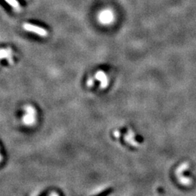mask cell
I'll return each instance as SVG.
<instances>
[{"mask_svg": "<svg viewBox=\"0 0 196 196\" xmlns=\"http://www.w3.org/2000/svg\"><path fill=\"white\" fill-rule=\"evenodd\" d=\"M23 28L26 31L29 32L34 33L39 36H42V37H46L48 36V32L46 29L43 28L40 26H36V25H33L30 23H25L23 24Z\"/></svg>", "mask_w": 196, "mask_h": 196, "instance_id": "cell-1", "label": "cell"}, {"mask_svg": "<svg viewBox=\"0 0 196 196\" xmlns=\"http://www.w3.org/2000/svg\"><path fill=\"white\" fill-rule=\"evenodd\" d=\"M5 1L8 4V5L11 6L12 8H14L16 11H20V9H21V8H20V4L17 0H5Z\"/></svg>", "mask_w": 196, "mask_h": 196, "instance_id": "cell-7", "label": "cell"}, {"mask_svg": "<svg viewBox=\"0 0 196 196\" xmlns=\"http://www.w3.org/2000/svg\"><path fill=\"white\" fill-rule=\"evenodd\" d=\"M95 78L100 82V89H106L108 85V78L105 72L99 71L95 73Z\"/></svg>", "mask_w": 196, "mask_h": 196, "instance_id": "cell-4", "label": "cell"}, {"mask_svg": "<svg viewBox=\"0 0 196 196\" xmlns=\"http://www.w3.org/2000/svg\"><path fill=\"white\" fill-rule=\"evenodd\" d=\"M113 18H114V17H113V12L108 10H106L104 11L101 12L100 14V17H99L100 23L103 24L111 23L113 20Z\"/></svg>", "mask_w": 196, "mask_h": 196, "instance_id": "cell-3", "label": "cell"}, {"mask_svg": "<svg viewBox=\"0 0 196 196\" xmlns=\"http://www.w3.org/2000/svg\"><path fill=\"white\" fill-rule=\"evenodd\" d=\"M24 111L26 113L36 115V110H35V108H34V107H32L31 106H26L24 107Z\"/></svg>", "mask_w": 196, "mask_h": 196, "instance_id": "cell-8", "label": "cell"}, {"mask_svg": "<svg viewBox=\"0 0 196 196\" xmlns=\"http://www.w3.org/2000/svg\"><path fill=\"white\" fill-rule=\"evenodd\" d=\"M113 135L115 136V137H117V138H119V137H120V135H121V133L119 132V131H118V130H116V131H115L114 132H113Z\"/></svg>", "mask_w": 196, "mask_h": 196, "instance_id": "cell-10", "label": "cell"}, {"mask_svg": "<svg viewBox=\"0 0 196 196\" xmlns=\"http://www.w3.org/2000/svg\"><path fill=\"white\" fill-rule=\"evenodd\" d=\"M3 59H7L9 64L13 65V52H12L11 48L8 47L7 49H0V60Z\"/></svg>", "mask_w": 196, "mask_h": 196, "instance_id": "cell-2", "label": "cell"}, {"mask_svg": "<svg viewBox=\"0 0 196 196\" xmlns=\"http://www.w3.org/2000/svg\"><path fill=\"white\" fill-rule=\"evenodd\" d=\"M36 115L34 114H29V113H26L23 117V122L26 125L31 126L36 123Z\"/></svg>", "mask_w": 196, "mask_h": 196, "instance_id": "cell-5", "label": "cell"}, {"mask_svg": "<svg viewBox=\"0 0 196 196\" xmlns=\"http://www.w3.org/2000/svg\"><path fill=\"white\" fill-rule=\"evenodd\" d=\"M2 156L1 155H0V162L2 161Z\"/></svg>", "mask_w": 196, "mask_h": 196, "instance_id": "cell-11", "label": "cell"}, {"mask_svg": "<svg viewBox=\"0 0 196 196\" xmlns=\"http://www.w3.org/2000/svg\"><path fill=\"white\" fill-rule=\"evenodd\" d=\"M86 84L89 87H91V86H93L94 85V79L92 78H89V79L87 80V82H86Z\"/></svg>", "mask_w": 196, "mask_h": 196, "instance_id": "cell-9", "label": "cell"}, {"mask_svg": "<svg viewBox=\"0 0 196 196\" xmlns=\"http://www.w3.org/2000/svg\"><path fill=\"white\" fill-rule=\"evenodd\" d=\"M134 136H135V134H134L133 131L131 130H129L128 135H125V140L128 143H129L130 145L133 146H137L138 143L134 139Z\"/></svg>", "mask_w": 196, "mask_h": 196, "instance_id": "cell-6", "label": "cell"}]
</instances>
